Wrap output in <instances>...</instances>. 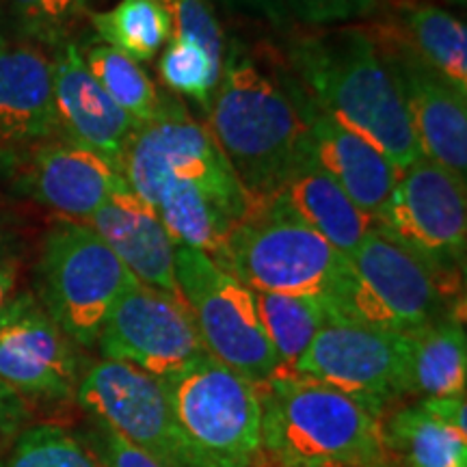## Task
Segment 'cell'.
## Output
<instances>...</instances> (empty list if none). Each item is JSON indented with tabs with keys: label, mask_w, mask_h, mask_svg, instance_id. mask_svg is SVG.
Masks as SVG:
<instances>
[{
	"label": "cell",
	"mask_w": 467,
	"mask_h": 467,
	"mask_svg": "<svg viewBox=\"0 0 467 467\" xmlns=\"http://www.w3.org/2000/svg\"><path fill=\"white\" fill-rule=\"evenodd\" d=\"M451 3H457V5L461 3V5H463V3H465V0H451Z\"/></svg>",
	"instance_id": "39"
},
{
	"label": "cell",
	"mask_w": 467,
	"mask_h": 467,
	"mask_svg": "<svg viewBox=\"0 0 467 467\" xmlns=\"http://www.w3.org/2000/svg\"><path fill=\"white\" fill-rule=\"evenodd\" d=\"M85 223L107 243L139 282L182 299L175 282L171 236L154 210L130 189L126 178Z\"/></svg>",
	"instance_id": "19"
},
{
	"label": "cell",
	"mask_w": 467,
	"mask_h": 467,
	"mask_svg": "<svg viewBox=\"0 0 467 467\" xmlns=\"http://www.w3.org/2000/svg\"><path fill=\"white\" fill-rule=\"evenodd\" d=\"M0 383L22 399L52 402L72 399L78 389L74 342L31 292L16 295L0 312Z\"/></svg>",
	"instance_id": "15"
},
{
	"label": "cell",
	"mask_w": 467,
	"mask_h": 467,
	"mask_svg": "<svg viewBox=\"0 0 467 467\" xmlns=\"http://www.w3.org/2000/svg\"><path fill=\"white\" fill-rule=\"evenodd\" d=\"M52 98L58 137L93 151L119 173L124 171L126 150L141 124L117 107L93 78L78 44L66 42L55 48Z\"/></svg>",
	"instance_id": "17"
},
{
	"label": "cell",
	"mask_w": 467,
	"mask_h": 467,
	"mask_svg": "<svg viewBox=\"0 0 467 467\" xmlns=\"http://www.w3.org/2000/svg\"><path fill=\"white\" fill-rule=\"evenodd\" d=\"M254 296L262 329L282 364L279 372H292L320 327L329 320V306L323 299H312V296L273 295V292H254Z\"/></svg>",
	"instance_id": "26"
},
{
	"label": "cell",
	"mask_w": 467,
	"mask_h": 467,
	"mask_svg": "<svg viewBox=\"0 0 467 467\" xmlns=\"http://www.w3.org/2000/svg\"><path fill=\"white\" fill-rule=\"evenodd\" d=\"M292 372L329 385L381 416L388 402L405 394L402 334L331 314Z\"/></svg>",
	"instance_id": "13"
},
{
	"label": "cell",
	"mask_w": 467,
	"mask_h": 467,
	"mask_svg": "<svg viewBox=\"0 0 467 467\" xmlns=\"http://www.w3.org/2000/svg\"><path fill=\"white\" fill-rule=\"evenodd\" d=\"M91 28L110 46L137 63H148L171 39V20L161 0H119L109 11H91Z\"/></svg>",
	"instance_id": "25"
},
{
	"label": "cell",
	"mask_w": 467,
	"mask_h": 467,
	"mask_svg": "<svg viewBox=\"0 0 467 467\" xmlns=\"http://www.w3.org/2000/svg\"><path fill=\"white\" fill-rule=\"evenodd\" d=\"M124 178L165 225L173 244L200 249L219 265L227 238L247 217L251 200L206 124L178 98L132 134Z\"/></svg>",
	"instance_id": "1"
},
{
	"label": "cell",
	"mask_w": 467,
	"mask_h": 467,
	"mask_svg": "<svg viewBox=\"0 0 467 467\" xmlns=\"http://www.w3.org/2000/svg\"><path fill=\"white\" fill-rule=\"evenodd\" d=\"M7 467H104L74 433L58 424H37L17 437Z\"/></svg>",
	"instance_id": "29"
},
{
	"label": "cell",
	"mask_w": 467,
	"mask_h": 467,
	"mask_svg": "<svg viewBox=\"0 0 467 467\" xmlns=\"http://www.w3.org/2000/svg\"><path fill=\"white\" fill-rule=\"evenodd\" d=\"M368 31L400 93L420 154L465 178L467 96L452 89L383 28L372 25Z\"/></svg>",
	"instance_id": "16"
},
{
	"label": "cell",
	"mask_w": 467,
	"mask_h": 467,
	"mask_svg": "<svg viewBox=\"0 0 467 467\" xmlns=\"http://www.w3.org/2000/svg\"><path fill=\"white\" fill-rule=\"evenodd\" d=\"M171 20V42L200 46L217 63H223L225 35L210 0H161Z\"/></svg>",
	"instance_id": "31"
},
{
	"label": "cell",
	"mask_w": 467,
	"mask_h": 467,
	"mask_svg": "<svg viewBox=\"0 0 467 467\" xmlns=\"http://www.w3.org/2000/svg\"><path fill=\"white\" fill-rule=\"evenodd\" d=\"M57 137L52 57L35 42L0 35V148Z\"/></svg>",
	"instance_id": "20"
},
{
	"label": "cell",
	"mask_w": 467,
	"mask_h": 467,
	"mask_svg": "<svg viewBox=\"0 0 467 467\" xmlns=\"http://www.w3.org/2000/svg\"><path fill=\"white\" fill-rule=\"evenodd\" d=\"M91 0H0L17 31L35 44L61 46L69 33L89 17Z\"/></svg>",
	"instance_id": "30"
},
{
	"label": "cell",
	"mask_w": 467,
	"mask_h": 467,
	"mask_svg": "<svg viewBox=\"0 0 467 467\" xmlns=\"http://www.w3.org/2000/svg\"><path fill=\"white\" fill-rule=\"evenodd\" d=\"M14 247H16V234L11 230L9 219L0 213V260L7 258V255H16Z\"/></svg>",
	"instance_id": "38"
},
{
	"label": "cell",
	"mask_w": 467,
	"mask_h": 467,
	"mask_svg": "<svg viewBox=\"0 0 467 467\" xmlns=\"http://www.w3.org/2000/svg\"><path fill=\"white\" fill-rule=\"evenodd\" d=\"M80 52L93 78L109 93L110 100L124 109L137 124H148L159 113L161 91L141 63L104 44H93L87 50L80 48Z\"/></svg>",
	"instance_id": "27"
},
{
	"label": "cell",
	"mask_w": 467,
	"mask_h": 467,
	"mask_svg": "<svg viewBox=\"0 0 467 467\" xmlns=\"http://www.w3.org/2000/svg\"><path fill=\"white\" fill-rule=\"evenodd\" d=\"M156 69L169 91L189 98L208 113L219 87L223 63L214 61L200 46L169 39L165 50L161 52Z\"/></svg>",
	"instance_id": "28"
},
{
	"label": "cell",
	"mask_w": 467,
	"mask_h": 467,
	"mask_svg": "<svg viewBox=\"0 0 467 467\" xmlns=\"http://www.w3.org/2000/svg\"><path fill=\"white\" fill-rule=\"evenodd\" d=\"M0 467H3V465H0Z\"/></svg>",
	"instance_id": "40"
},
{
	"label": "cell",
	"mask_w": 467,
	"mask_h": 467,
	"mask_svg": "<svg viewBox=\"0 0 467 467\" xmlns=\"http://www.w3.org/2000/svg\"><path fill=\"white\" fill-rule=\"evenodd\" d=\"M39 303L83 348L98 344L109 312L137 277L87 223L61 219L44 234L37 262Z\"/></svg>",
	"instance_id": "7"
},
{
	"label": "cell",
	"mask_w": 467,
	"mask_h": 467,
	"mask_svg": "<svg viewBox=\"0 0 467 467\" xmlns=\"http://www.w3.org/2000/svg\"><path fill=\"white\" fill-rule=\"evenodd\" d=\"M28 416H31V409H28L26 399L0 383V446L9 443L20 433Z\"/></svg>",
	"instance_id": "34"
},
{
	"label": "cell",
	"mask_w": 467,
	"mask_h": 467,
	"mask_svg": "<svg viewBox=\"0 0 467 467\" xmlns=\"http://www.w3.org/2000/svg\"><path fill=\"white\" fill-rule=\"evenodd\" d=\"M288 20L307 26H329L372 16L379 0H277Z\"/></svg>",
	"instance_id": "32"
},
{
	"label": "cell",
	"mask_w": 467,
	"mask_h": 467,
	"mask_svg": "<svg viewBox=\"0 0 467 467\" xmlns=\"http://www.w3.org/2000/svg\"><path fill=\"white\" fill-rule=\"evenodd\" d=\"M284 66L331 119L399 171L422 159L400 93L366 26L295 35L285 42Z\"/></svg>",
	"instance_id": "3"
},
{
	"label": "cell",
	"mask_w": 467,
	"mask_h": 467,
	"mask_svg": "<svg viewBox=\"0 0 467 467\" xmlns=\"http://www.w3.org/2000/svg\"><path fill=\"white\" fill-rule=\"evenodd\" d=\"M0 175L22 197L80 223L124 180L100 156L61 137L22 148H0Z\"/></svg>",
	"instance_id": "14"
},
{
	"label": "cell",
	"mask_w": 467,
	"mask_h": 467,
	"mask_svg": "<svg viewBox=\"0 0 467 467\" xmlns=\"http://www.w3.org/2000/svg\"><path fill=\"white\" fill-rule=\"evenodd\" d=\"M279 195L314 232L347 258L355 254L366 234L375 227V219L355 206L347 192L314 162L303 167Z\"/></svg>",
	"instance_id": "23"
},
{
	"label": "cell",
	"mask_w": 467,
	"mask_h": 467,
	"mask_svg": "<svg viewBox=\"0 0 467 467\" xmlns=\"http://www.w3.org/2000/svg\"><path fill=\"white\" fill-rule=\"evenodd\" d=\"M173 262L180 296L208 353L265 388L282 364L262 329L254 290L200 249L173 244Z\"/></svg>",
	"instance_id": "9"
},
{
	"label": "cell",
	"mask_w": 467,
	"mask_h": 467,
	"mask_svg": "<svg viewBox=\"0 0 467 467\" xmlns=\"http://www.w3.org/2000/svg\"><path fill=\"white\" fill-rule=\"evenodd\" d=\"M17 277H20V260H17V255H7V258L0 260V312L17 295Z\"/></svg>",
	"instance_id": "37"
},
{
	"label": "cell",
	"mask_w": 467,
	"mask_h": 467,
	"mask_svg": "<svg viewBox=\"0 0 467 467\" xmlns=\"http://www.w3.org/2000/svg\"><path fill=\"white\" fill-rule=\"evenodd\" d=\"M379 28L429 66L461 96H467V28L451 11L422 0H400Z\"/></svg>",
	"instance_id": "21"
},
{
	"label": "cell",
	"mask_w": 467,
	"mask_h": 467,
	"mask_svg": "<svg viewBox=\"0 0 467 467\" xmlns=\"http://www.w3.org/2000/svg\"><path fill=\"white\" fill-rule=\"evenodd\" d=\"M451 292L416 254L375 223L344 260L327 306L336 317L409 334L440 320L443 296Z\"/></svg>",
	"instance_id": "6"
},
{
	"label": "cell",
	"mask_w": 467,
	"mask_h": 467,
	"mask_svg": "<svg viewBox=\"0 0 467 467\" xmlns=\"http://www.w3.org/2000/svg\"><path fill=\"white\" fill-rule=\"evenodd\" d=\"M279 63H282L284 78L290 89L292 100H295L307 126L312 162L320 171L329 175L353 200L355 206L364 210L368 217L375 219L377 223V217L381 214L389 195H392L396 178H399V169L385 159L381 151L372 148L370 143L347 130L336 119H331L301 89L295 76L285 69L284 61Z\"/></svg>",
	"instance_id": "18"
},
{
	"label": "cell",
	"mask_w": 467,
	"mask_h": 467,
	"mask_svg": "<svg viewBox=\"0 0 467 467\" xmlns=\"http://www.w3.org/2000/svg\"><path fill=\"white\" fill-rule=\"evenodd\" d=\"M420 402H422V405L429 409L435 418H440L443 424H448L451 429L467 435L465 396H451V399H424Z\"/></svg>",
	"instance_id": "35"
},
{
	"label": "cell",
	"mask_w": 467,
	"mask_h": 467,
	"mask_svg": "<svg viewBox=\"0 0 467 467\" xmlns=\"http://www.w3.org/2000/svg\"><path fill=\"white\" fill-rule=\"evenodd\" d=\"M98 347L104 359L137 366L159 381L210 355L184 301L139 279L109 312Z\"/></svg>",
	"instance_id": "12"
},
{
	"label": "cell",
	"mask_w": 467,
	"mask_h": 467,
	"mask_svg": "<svg viewBox=\"0 0 467 467\" xmlns=\"http://www.w3.org/2000/svg\"><path fill=\"white\" fill-rule=\"evenodd\" d=\"M409 467H467V435L443 424L422 402L400 409L383 431Z\"/></svg>",
	"instance_id": "24"
},
{
	"label": "cell",
	"mask_w": 467,
	"mask_h": 467,
	"mask_svg": "<svg viewBox=\"0 0 467 467\" xmlns=\"http://www.w3.org/2000/svg\"><path fill=\"white\" fill-rule=\"evenodd\" d=\"M377 225L457 290L467 247L465 178L422 156L399 171Z\"/></svg>",
	"instance_id": "10"
},
{
	"label": "cell",
	"mask_w": 467,
	"mask_h": 467,
	"mask_svg": "<svg viewBox=\"0 0 467 467\" xmlns=\"http://www.w3.org/2000/svg\"><path fill=\"white\" fill-rule=\"evenodd\" d=\"M260 392L262 448L282 467H383L381 416L329 385L279 372Z\"/></svg>",
	"instance_id": "4"
},
{
	"label": "cell",
	"mask_w": 467,
	"mask_h": 467,
	"mask_svg": "<svg viewBox=\"0 0 467 467\" xmlns=\"http://www.w3.org/2000/svg\"><path fill=\"white\" fill-rule=\"evenodd\" d=\"M180 429L208 467H251L262 451V405L254 383L213 355L165 379Z\"/></svg>",
	"instance_id": "8"
},
{
	"label": "cell",
	"mask_w": 467,
	"mask_h": 467,
	"mask_svg": "<svg viewBox=\"0 0 467 467\" xmlns=\"http://www.w3.org/2000/svg\"><path fill=\"white\" fill-rule=\"evenodd\" d=\"M76 399L117 435L162 467H208L175 422L159 379L124 361L102 359L80 377Z\"/></svg>",
	"instance_id": "11"
},
{
	"label": "cell",
	"mask_w": 467,
	"mask_h": 467,
	"mask_svg": "<svg viewBox=\"0 0 467 467\" xmlns=\"http://www.w3.org/2000/svg\"><path fill=\"white\" fill-rule=\"evenodd\" d=\"M344 260L282 195L251 203L227 238L219 266L254 292L329 301Z\"/></svg>",
	"instance_id": "5"
},
{
	"label": "cell",
	"mask_w": 467,
	"mask_h": 467,
	"mask_svg": "<svg viewBox=\"0 0 467 467\" xmlns=\"http://www.w3.org/2000/svg\"><path fill=\"white\" fill-rule=\"evenodd\" d=\"M100 429V441H98V452L104 467H162L148 452L137 448L134 443L117 435L109 426L98 424Z\"/></svg>",
	"instance_id": "33"
},
{
	"label": "cell",
	"mask_w": 467,
	"mask_h": 467,
	"mask_svg": "<svg viewBox=\"0 0 467 467\" xmlns=\"http://www.w3.org/2000/svg\"><path fill=\"white\" fill-rule=\"evenodd\" d=\"M219 3L230 5V7L247 9L251 14L265 16L266 20L273 22L275 26H284L290 22L282 11V7L277 5V0H219Z\"/></svg>",
	"instance_id": "36"
},
{
	"label": "cell",
	"mask_w": 467,
	"mask_h": 467,
	"mask_svg": "<svg viewBox=\"0 0 467 467\" xmlns=\"http://www.w3.org/2000/svg\"><path fill=\"white\" fill-rule=\"evenodd\" d=\"M467 337L457 320H435L402 334L405 394L424 399L465 396Z\"/></svg>",
	"instance_id": "22"
},
{
	"label": "cell",
	"mask_w": 467,
	"mask_h": 467,
	"mask_svg": "<svg viewBox=\"0 0 467 467\" xmlns=\"http://www.w3.org/2000/svg\"><path fill=\"white\" fill-rule=\"evenodd\" d=\"M206 128L251 203L277 197L312 165L309 134L285 85L282 63H262L247 46L225 42L223 69Z\"/></svg>",
	"instance_id": "2"
}]
</instances>
